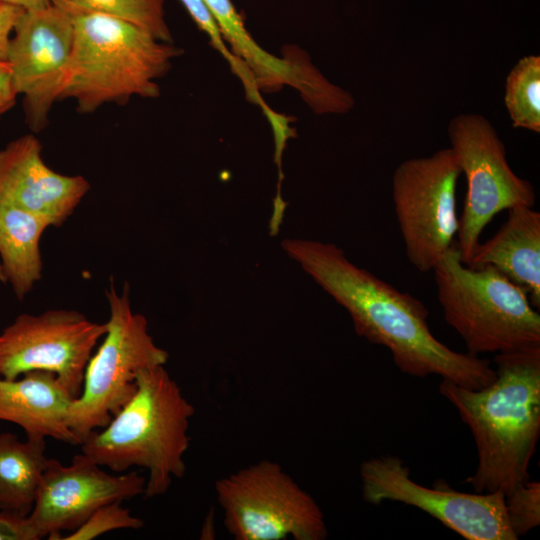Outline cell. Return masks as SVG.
I'll list each match as a JSON object with an SVG mask.
<instances>
[{"mask_svg":"<svg viewBox=\"0 0 540 540\" xmlns=\"http://www.w3.org/2000/svg\"><path fill=\"white\" fill-rule=\"evenodd\" d=\"M106 330V323L93 322L76 310L20 314L0 333V377L48 371L77 398L88 361Z\"/></svg>","mask_w":540,"mask_h":540,"instance_id":"obj_11","label":"cell"},{"mask_svg":"<svg viewBox=\"0 0 540 540\" xmlns=\"http://www.w3.org/2000/svg\"><path fill=\"white\" fill-rule=\"evenodd\" d=\"M214 18L232 53L253 75L258 87L277 90L283 85L296 88L309 106L322 104L332 84L304 55L296 60L278 58L262 49L246 30L231 0H202Z\"/></svg>","mask_w":540,"mask_h":540,"instance_id":"obj_15","label":"cell"},{"mask_svg":"<svg viewBox=\"0 0 540 540\" xmlns=\"http://www.w3.org/2000/svg\"><path fill=\"white\" fill-rule=\"evenodd\" d=\"M16 96L9 63L0 58V116L13 107Z\"/></svg>","mask_w":540,"mask_h":540,"instance_id":"obj_27","label":"cell"},{"mask_svg":"<svg viewBox=\"0 0 540 540\" xmlns=\"http://www.w3.org/2000/svg\"><path fill=\"white\" fill-rule=\"evenodd\" d=\"M496 377L480 389L442 380L439 392L470 428L478 463L466 479L474 492L505 495L530 479L540 435V347L495 354Z\"/></svg>","mask_w":540,"mask_h":540,"instance_id":"obj_2","label":"cell"},{"mask_svg":"<svg viewBox=\"0 0 540 540\" xmlns=\"http://www.w3.org/2000/svg\"><path fill=\"white\" fill-rule=\"evenodd\" d=\"M197 26L207 33L212 45L220 52L230 65L232 71L237 75L244 85L247 95L253 94L256 89V82L247 68L230 49L225 45V40L209 10L202 0H180Z\"/></svg>","mask_w":540,"mask_h":540,"instance_id":"obj_24","label":"cell"},{"mask_svg":"<svg viewBox=\"0 0 540 540\" xmlns=\"http://www.w3.org/2000/svg\"><path fill=\"white\" fill-rule=\"evenodd\" d=\"M471 268L491 265L524 288L531 304L540 307V213L528 206L508 209V217L486 242L479 243Z\"/></svg>","mask_w":540,"mask_h":540,"instance_id":"obj_17","label":"cell"},{"mask_svg":"<svg viewBox=\"0 0 540 540\" xmlns=\"http://www.w3.org/2000/svg\"><path fill=\"white\" fill-rule=\"evenodd\" d=\"M129 401L103 428L80 444L82 453L116 473L137 466L148 471L145 498L167 492L186 471L194 406L164 365L141 369Z\"/></svg>","mask_w":540,"mask_h":540,"instance_id":"obj_3","label":"cell"},{"mask_svg":"<svg viewBox=\"0 0 540 540\" xmlns=\"http://www.w3.org/2000/svg\"><path fill=\"white\" fill-rule=\"evenodd\" d=\"M505 509L510 527L517 538L540 524V483L530 479L505 495Z\"/></svg>","mask_w":540,"mask_h":540,"instance_id":"obj_22","label":"cell"},{"mask_svg":"<svg viewBox=\"0 0 540 540\" xmlns=\"http://www.w3.org/2000/svg\"><path fill=\"white\" fill-rule=\"evenodd\" d=\"M461 168L449 148L400 163L392 175V199L409 262L434 268L454 245L459 219L456 189Z\"/></svg>","mask_w":540,"mask_h":540,"instance_id":"obj_9","label":"cell"},{"mask_svg":"<svg viewBox=\"0 0 540 540\" xmlns=\"http://www.w3.org/2000/svg\"><path fill=\"white\" fill-rule=\"evenodd\" d=\"M106 298L107 330L88 361L82 391L67 416L79 445L91 432L105 427L134 395L139 370L165 365L169 357L154 342L145 316L132 310L127 284L119 292L111 282Z\"/></svg>","mask_w":540,"mask_h":540,"instance_id":"obj_6","label":"cell"},{"mask_svg":"<svg viewBox=\"0 0 540 540\" xmlns=\"http://www.w3.org/2000/svg\"><path fill=\"white\" fill-rule=\"evenodd\" d=\"M0 282L6 283L5 275H4L3 269L1 267V264H0Z\"/></svg>","mask_w":540,"mask_h":540,"instance_id":"obj_29","label":"cell"},{"mask_svg":"<svg viewBox=\"0 0 540 540\" xmlns=\"http://www.w3.org/2000/svg\"><path fill=\"white\" fill-rule=\"evenodd\" d=\"M70 16L97 14L131 22L156 39L172 43L163 0H49Z\"/></svg>","mask_w":540,"mask_h":540,"instance_id":"obj_20","label":"cell"},{"mask_svg":"<svg viewBox=\"0 0 540 540\" xmlns=\"http://www.w3.org/2000/svg\"><path fill=\"white\" fill-rule=\"evenodd\" d=\"M362 495L367 503L385 501L416 507L468 540H516L501 491L466 493L443 480L426 487L410 477L409 468L397 456H380L360 466Z\"/></svg>","mask_w":540,"mask_h":540,"instance_id":"obj_10","label":"cell"},{"mask_svg":"<svg viewBox=\"0 0 540 540\" xmlns=\"http://www.w3.org/2000/svg\"><path fill=\"white\" fill-rule=\"evenodd\" d=\"M444 319L468 353L540 347V315L526 290L491 265L471 268L453 245L432 269Z\"/></svg>","mask_w":540,"mask_h":540,"instance_id":"obj_5","label":"cell"},{"mask_svg":"<svg viewBox=\"0 0 540 540\" xmlns=\"http://www.w3.org/2000/svg\"><path fill=\"white\" fill-rule=\"evenodd\" d=\"M74 399L48 371H30L15 379L0 377V420L20 426L29 439L49 437L79 444L67 425Z\"/></svg>","mask_w":540,"mask_h":540,"instance_id":"obj_16","label":"cell"},{"mask_svg":"<svg viewBox=\"0 0 540 540\" xmlns=\"http://www.w3.org/2000/svg\"><path fill=\"white\" fill-rule=\"evenodd\" d=\"M281 247L348 312L359 336L390 351L401 372L437 375L469 389L494 381L487 359L454 351L432 334L429 311L419 299L358 267L337 245L287 238Z\"/></svg>","mask_w":540,"mask_h":540,"instance_id":"obj_1","label":"cell"},{"mask_svg":"<svg viewBox=\"0 0 540 540\" xmlns=\"http://www.w3.org/2000/svg\"><path fill=\"white\" fill-rule=\"evenodd\" d=\"M448 136L467 182L456 244L461 261L467 264L494 216L516 206L533 207L536 194L532 184L512 170L504 143L483 115L454 116Z\"/></svg>","mask_w":540,"mask_h":540,"instance_id":"obj_8","label":"cell"},{"mask_svg":"<svg viewBox=\"0 0 540 540\" xmlns=\"http://www.w3.org/2000/svg\"><path fill=\"white\" fill-rule=\"evenodd\" d=\"M45 452L46 439L20 441L15 434H0L1 511L31 513L49 460Z\"/></svg>","mask_w":540,"mask_h":540,"instance_id":"obj_19","label":"cell"},{"mask_svg":"<svg viewBox=\"0 0 540 540\" xmlns=\"http://www.w3.org/2000/svg\"><path fill=\"white\" fill-rule=\"evenodd\" d=\"M224 525L236 540H323L324 515L280 464L261 460L215 482Z\"/></svg>","mask_w":540,"mask_h":540,"instance_id":"obj_7","label":"cell"},{"mask_svg":"<svg viewBox=\"0 0 540 540\" xmlns=\"http://www.w3.org/2000/svg\"><path fill=\"white\" fill-rule=\"evenodd\" d=\"M48 227L45 218L0 202V264L19 300L42 277L40 239Z\"/></svg>","mask_w":540,"mask_h":540,"instance_id":"obj_18","label":"cell"},{"mask_svg":"<svg viewBox=\"0 0 540 540\" xmlns=\"http://www.w3.org/2000/svg\"><path fill=\"white\" fill-rule=\"evenodd\" d=\"M73 43L72 17L52 4L24 10L14 26L6 60L33 131L45 126L53 103L59 100Z\"/></svg>","mask_w":540,"mask_h":540,"instance_id":"obj_12","label":"cell"},{"mask_svg":"<svg viewBox=\"0 0 540 540\" xmlns=\"http://www.w3.org/2000/svg\"><path fill=\"white\" fill-rule=\"evenodd\" d=\"M42 146L32 134L10 141L0 150V202L61 226L90 189L80 175L60 174L46 165Z\"/></svg>","mask_w":540,"mask_h":540,"instance_id":"obj_14","label":"cell"},{"mask_svg":"<svg viewBox=\"0 0 540 540\" xmlns=\"http://www.w3.org/2000/svg\"><path fill=\"white\" fill-rule=\"evenodd\" d=\"M24 9L0 2V58L6 60L9 40Z\"/></svg>","mask_w":540,"mask_h":540,"instance_id":"obj_26","label":"cell"},{"mask_svg":"<svg viewBox=\"0 0 540 540\" xmlns=\"http://www.w3.org/2000/svg\"><path fill=\"white\" fill-rule=\"evenodd\" d=\"M121 502L113 501L101 506L79 528L61 540H92L113 530L142 528L143 520L132 515Z\"/></svg>","mask_w":540,"mask_h":540,"instance_id":"obj_23","label":"cell"},{"mask_svg":"<svg viewBox=\"0 0 540 540\" xmlns=\"http://www.w3.org/2000/svg\"><path fill=\"white\" fill-rule=\"evenodd\" d=\"M36 532L29 516L0 510V540H38Z\"/></svg>","mask_w":540,"mask_h":540,"instance_id":"obj_25","label":"cell"},{"mask_svg":"<svg viewBox=\"0 0 540 540\" xmlns=\"http://www.w3.org/2000/svg\"><path fill=\"white\" fill-rule=\"evenodd\" d=\"M504 104L514 128L540 133V56L520 58L505 80Z\"/></svg>","mask_w":540,"mask_h":540,"instance_id":"obj_21","label":"cell"},{"mask_svg":"<svg viewBox=\"0 0 540 540\" xmlns=\"http://www.w3.org/2000/svg\"><path fill=\"white\" fill-rule=\"evenodd\" d=\"M84 453L65 466L49 458L35 504L28 515L39 538L60 540L98 508L144 495L146 478L137 472L110 474Z\"/></svg>","mask_w":540,"mask_h":540,"instance_id":"obj_13","label":"cell"},{"mask_svg":"<svg viewBox=\"0 0 540 540\" xmlns=\"http://www.w3.org/2000/svg\"><path fill=\"white\" fill-rule=\"evenodd\" d=\"M71 17L73 50L59 100L73 99L80 112L90 113L107 103L160 94L156 81L170 69L179 48L119 18Z\"/></svg>","mask_w":540,"mask_h":540,"instance_id":"obj_4","label":"cell"},{"mask_svg":"<svg viewBox=\"0 0 540 540\" xmlns=\"http://www.w3.org/2000/svg\"><path fill=\"white\" fill-rule=\"evenodd\" d=\"M0 2L21 7L24 10L39 9L50 4L49 0H0Z\"/></svg>","mask_w":540,"mask_h":540,"instance_id":"obj_28","label":"cell"}]
</instances>
